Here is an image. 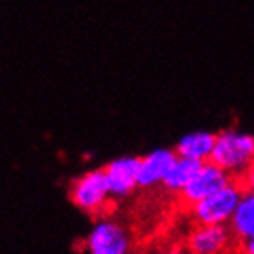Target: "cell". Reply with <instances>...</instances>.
Masks as SVG:
<instances>
[{"mask_svg": "<svg viewBox=\"0 0 254 254\" xmlns=\"http://www.w3.org/2000/svg\"><path fill=\"white\" fill-rule=\"evenodd\" d=\"M245 190L237 179L188 208L196 225H228Z\"/></svg>", "mask_w": 254, "mask_h": 254, "instance_id": "obj_3", "label": "cell"}, {"mask_svg": "<svg viewBox=\"0 0 254 254\" xmlns=\"http://www.w3.org/2000/svg\"><path fill=\"white\" fill-rule=\"evenodd\" d=\"M233 242L228 225H196L187 244L191 254H225Z\"/></svg>", "mask_w": 254, "mask_h": 254, "instance_id": "obj_7", "label": "cell"}, {"mask_svg": "<svg viewBox=\"0 0 254 254\" xmlns=\"http://www.w3.org/2000/svg\"><path fill=\"white\" fill-rule=\"evenodd\" d=\"M202 163L203 162H199V160L177 157L176 162L173 163L171 170L168 171V174L163 177L160 187L165 191L177 196V194L185 188V185L191 181L192 176L199 171Z\"/></svg>", "mask_w": 254, "mask_h": 254, "instance_id": "obj_11", "label": "cell"}, {"mask_svg": "<svg viewBox=\"0 0 254 254\" xmlns=\"http://www.w3.org/2000/svg\"><path fill=\"white\" fill-rule=\"evenodd\" d=\"M216 136L217 134H210V132L191 134V136H187L185 139L179 142V145L174 148V151L177 157L206 162L216 143Z\"/></svg>", "mask_w": 254, "mask_h": 254, "instance_id": "obj_10", "label": "cell"}, {"mask_svg": "<svg viewBox=\"0 0 254 254\" xmlns=\"http://www.w3.org/2000/svg\"><path fill=\"white\" fill-rule=\"evenodd\" d=\"M216 134V143L206 162L227 171L233 179H239L254 157V137L230 129Z\"/></svg>", "mask_w": 254, "mask_h": 254, "instance_id": "obj_1", "label": "cell"}, {"mask_svg": "<svg viewBox=\"0 0 254 254\" xmlns=\"http://www.w3.org/2000/svg\"><path fill=\"white\" fill-rule=\"evenodd\" d=\"M85 245L89 254H129L132 237L121 222L103 216L94 223Z\"/></svg>", "mask_w": 254, "mask_h": 254, "instance_id": "obj_4", "label": "cell"}, {"mask_svg": "<svg viewBox=\"0 0 254 254\" xmlns=\"http://www.w3.org/2000/svg\"><path fill=\"white\" fill-rule=\"evenodd\" d=\"M69 199L79 210L89 216H107L114 199L110 192L103 168L88 171L74 179L69 185Z\"/></svg>", "mask_w": 254, "mask_h": 254, "instance_id": "obj_2", "label": "cell"}, {"mask_svg": "<svg viewBox=\"0 0 254 254\" xmlns=\"http://www.w3.org/2000/svg\"><path fill=\"white\" fill-rule=\"evenodd\" d=\"M239 184L242 185V188L245 191H251L254 192V157L251 160V163L248 165V168L245 170V173L237 179Z\"/></svg>", "mask_w": 254, "mask_h": 254, "instance_id": "obj_12", "label": "cell"}, {"mask_svg": "<svg viewBox=\"0 0 254 254\" xmlns=\"http://www.w3.org/2000/svg\"><path fill=\"white\" fill-rule=\"evenodd\" d=\"M228 228L236 244H244L254 237V192L245 191L239 200Z\"/></svg>", "mask_w": 254, "mask_h": 254, "instance_id": "obj_9", "label": "cell"}, {"mask_svg": "<svg viewBox=\"0 0 254 254\" xmlns=\"http://www.w3.org/2000/svg\"><path fill=\"white\" fill-rule=\"evenodd\" d=\"M231 181L233 177L227 171H223L211 162H203L199 171L192 176V179L185 185V188L177 194L179 202L188 210L191 205L200 202L202 199L210 196V194L227 187Z\"/></svg>", "mask_w": 254, "mask_h": 254, "instance_id": "obj_5", "label": "cell"}, {"mask_svg": "<svg viewBox=\"0 0 254 254\" xmlns=\"http://www.w3.org/2000/svg\"><path fill=\"white\" fill-rule=\"evenodd\" d=\"M177 154L174 149H159L145 157H140L137 173V185L142 190H153L160 187L163 177L168 174Z\"/></svg>", "mask_w": 254, "mask_h": 254, "instance_id": "obj_8", "label": "cell"}, {"mask_svg": "<svg viewBox=\"0 0 254 254\" xmlns=\"http://www.w3.org/2000/svg\"><path fill=\"white\" fill-rule=\"evenodd\" d=\"M241 254H254V237L241 244Z\"/></svg>", "mask_w": 254, "mask_h": 254, "instance_id": "obj_13", "label": "cell"}, {"mask_svg": "<svg viewBox=\"0 0 254 254\" xmlns=\"http://www.w3.org/2000/svg\"><path fill=\"white\" fill-rule=\"evenodd\" d=\"M139 165L140 157H124L113 160L107 167H103L113 199H125L139 188Z\"/></svg>", "mask_w": 254, "mask_h": 254, "instance_id": "obj_6", "label": "cell"}]
</instances>
